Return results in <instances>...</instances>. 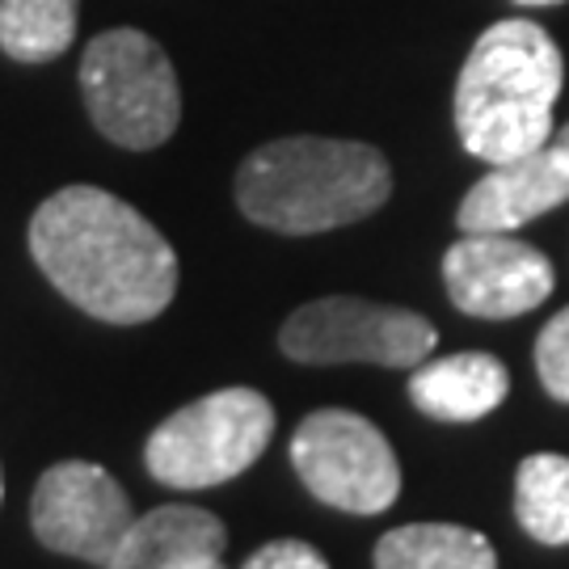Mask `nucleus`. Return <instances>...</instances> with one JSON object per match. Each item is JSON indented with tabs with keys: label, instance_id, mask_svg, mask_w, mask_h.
<instances>
[{
	"label": "nucleus",
	"instance_id": "obj_7",
	"mask_svg": "<svg viewBox=\"0 0 569 569\" xmlns=\"http://www.w3.org/2000/svg\"><path fill=\"white\" fill-rule=\"evenodd\" d=\"M279 346L296 363L418 367L439 346V329L409 308L371 305L359 296H326L296 308L279 329Z\"/></svg>",
	"mask_w": 569,
	"mask_h": 569
},
{
	"label": "nucleus",
	"instance_id": "obj_4",
	"mask_svg": "<svg viewBox=\"0 0 569 569\" xmlns=\"http://www.w3.org/2000/svg\"><path fill=\"white\" fill-rule=\"evenodd\" d=\"M81 93L89 119L110 143L148 152L182 122V89L164 47L143 30L119 26L84 47Z\"/></svg>",
	"mask_w": 569,
	"mask_h": 569
},
{
	"label": "nucleus",
	"instance_id": "obj_14",
	"mask_svg": "<svg viewBox=\"0 0 569 569\" xmlns=\"http://www.w3.org/2000/svg\"><path fill=\"white\" fill-rule=\"evenodd\" d=\"M81 0H0V51L21 63H51L77 42Z\"/></svg>",
	"mask_w": 569,
	"mask_h": 569
},
{
	"label": "nucleus",
	"instance_id": "obj_11",
	"mask_svg": "<svg viewBox=\"0 0 569 569\" xmlns=\"http://www.w3.org/2000/svg\"><path fill=\"white\" fill-rule=\"evenodd\" d=\"M510 371L502 359L465 350L448 359H427L409 376V401L435 422H481L507 401Z\"/></svg>",
	"mask_w": 569,
	"mask_h": 569
},
{
	"label": "nucleus",
	"instance_id": "obj_21",
	"mask_svg": "<svg viewBox=\"0 0 569 569\" xmlns=\"http://www.w3.org/2000/svg\"><path fill=\"white\" fill-rule=\"evenodd\" d=\"M0 502H4V477H0Z\"/></svg>",
	"mask_w": 569,
	"mask_h": 569
},
{
	"label": "nucleus",
	"instance_id": "obj_2",
	"mask_svg": "<svg viewBox=\"0 0 569 569\" xmlns=\"http://www.w3.org/2000/svg\"><path fill=\"white\" fill-rule=\"evenodd\" d=\"M392 194V169L371 143L287 136L249 152L237 169V207L244 220L283 232L312 237L359 224L380 211Z\"/></svg>",
	"mask_w": 569,
	"mask_h": 569
},
{
	"label": "nucleus",
	"instance_id": "obj_13",
	"mask_svg": "<svg viewBox=\"0 0 569 569\" xmlns=\"http://www.w3.org/2000/svg\"><path fill=\"white\" fill-rule=\"evenodd\" d=\"M371 561L376 569H498V552L460 523H406L380 536Z\"/></svg>",
	"mask_w": 569,
	"mask_h": 569
},
{
	"label": "nucleus",
	"instance_id": "obj_12",
	"mask_svg": "<svg viewBox=\"0 0 569 569\" xmlns=\"http://www.w3.org/2000/svg\"><path fill=\"white\" fill-rule=\"evenodd\" d=\"M228 528L199 507H161L148 510L122 536L110 569H173L190 557H224Z\"/></svg>",
	"mask_w": 569,
	"mask_h": 569
},
{
	"label": "nucleus",
	"instance_id": "obj_18",
	"mask_svg": "<svg viewBox=\"0 0 569 569\" xmlns=\"http://www.w3.org/2000/svg\"><path fill=\"white\" fill-rule=\"evenodd\" d=\"M549 148H552V152H557V157H561V161L569 164V122H566V127H561V131H552Z\"/></svg>",
	"mask_w": 569,
	"mask_h": 569
},
{
	"label": "nucleus",
	"instance_id": "obj_6",
	"mask_svg": "<svg viewBox=\"0 0 569 569\" xmlns=\"http://www.w3.org/2000/svg\"><path fill=\"white\" fill-rule=\"evenodd\" d=\"M305 489L346 515H380L401 493V465L385 430L350 409H317L291 435Z\"/></svg>",
	"mask_w": 569,
	"mask_h": 569
},
{
	"label": "nucleus",
	"instance_id": "obj_20",
	"mask_svg": "<svg viewBox=\"0 0 569 569\" xmlns=\"http://www.w3.org/2000/svg\"><path fill=\"white\" fill-rule=\"evenodd\" d=\"M515 4H528V9H549V4H566V0H515Z\"/></svg>",
	"mask_w": 569,
	"mask_h": 569
},
{
	"label": "nucleus",
	"instance_id": "obj_1",
	"mask_svg": "<svg viewBox=\"0 0 569 569\" xmlns=\"http://www.w3.org/2000/svg\"><path fill=\"white\" fill-rule=\"evenodd\" d=\"M30 253L63 300L110 326H143L178 296L173 244L98 186H63L42 199L30 220Z\"/></svg>",
	"mask_w": 569,
	"mask_h": 569
},
{
	"label": "nucleus",
	"instance_id": "obj_16",
	"mask_svg": "<svg viewBox=\"0 0 569 569\" xmlns=\"http://www.w3.org/2000/svg\"><path fill=\"white\" fill-rule=\"evenodd\" d=\"M536 371L552 401L569 406V308H561L536 338Z\"/></svg>",
	"mask_w": 569,
	"mask_h": 569
},
{
	"label": "nucleus",
	"instance_id": "obj_10",
	"mask_svg": "<svg viewBox=\"0 0 569 569\" xmlns=\"http://www.w3.org/2000/svg\"><path fill=\"white\" fill-rule=\"evenodd\" d=\"M569 199V164L552 152H528L493 164L481 182L465 194L456 211L460 232H515Z\"/></svg>",
	"mask_w": 569,
	"mask_h": 569
},
{
	"label": "nucleus",
	"instance_id": "obj_9",
	"mask_svg": "<svg viewBox=\"0 0 569 569\" xmlns=\"http://www.w3.org/2000/svg\"><path fill=\"white\" fill-rule=\"evenodd\" d=\"M443 283L451 305L468 317L510 321L549 300L557 270L536 244L507 232H465L443 253Z\"/></svg>",
	"mask_w": 569,
	"mask_h": 569
},
{
	"label": "nucleus",
	"instance_id": "obj_8",
	"mask_svg": "<svg viewBox=\"0 0 569 569\" xmlns=\"http://www.w3.org/2000/svg\"><path fill=\"white\" fill-rule=\"evenodd\" d=\"M30 523L42 549L110 569L122 536L136 523L127 489L89 460H60L39 477L30 498Z\"/></svg>",
	"mask_w": 569,
	"mask_h": 569
},
{
	"label": "nucleus",
	"instance_id": "obj_5",
	"mask_svg": "<svg viewBox=\"0 0 569 569\" xmlns=\"http://www.w3.org/2000/svg\"><path fill=\"white\" fill-rule=\"evenodd\" d=\"M274 435V409L258 388H220L169 413L152 430L143 465L169 489H211L258 465Z\"/></svg>",
	"mask_w": 569,
	"mask_h": 569
},
{
	"label": "nucleus",
	"instance_id": "obj_17",
	"mask_svg": "<svg viewBox=\"0 0 569 569\" xmlns=\"http://www.w3.org/2000/svg\"><path fill=\"white\" fill-rule=\"evenodd\" d=\"M244 569H329V561L308 540H270L244 561Z\"/></svg>",
	"mask_w": 569,
	"mask_h": 569
},
{
	"label": "nucleus",
	"instance_id": "obj_15",
	"mask_svg": "<svg viewBox=\"0 0 569 569\" xmlns=\"http://www.w3.org/2000/svg\"><path fill=\"white\" fill-rule=\"evenodd\" d=\"M515 515L531 540L569 545V456L536 451L515 472Z\"/></svg>",
	"mask_w": 569,
	"mask_h": 569
},
{
	"label": "nucleus",
	"instance_id": "obj_19",
	"mask_svg": "<svg viewBox=\"0 0 569 569\" xmlns=\"http://www.w3.org/2000/svg\"><path fill=\"white\" fill-rule=\"evenodd\" d=\"M173 569H224V561L207 552V557H190V561H182V566H173Z\"/></svg>",
	"mask_w": 569,
	"mask_h": 569
},
{
	"label": "nucleus",
	"instance_id": "obj_3",
	"mask_svg": "<svg viewBox=\"0 0 569 569\" xmlns=\"http://www.w3.org/2000/svg\"><path fill=\"white\" fill-rule=\"evenodd\" d=\"M561 47L536 21H498L472 42L456 81V131L468 157L502 164L549 148L561 98Z\"/></svg>",
	"mask_w": 569,
	"mask_h": 569
}]
</instances>
